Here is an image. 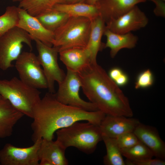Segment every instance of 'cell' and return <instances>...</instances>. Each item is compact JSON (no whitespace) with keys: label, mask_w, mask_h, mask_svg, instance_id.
I'll return each instance as SVG.
<instances>
[{"label":"cell","mask_w":165,"mask_h":165,"mask_svg":"<svg viewBox=\"0 0 165 165\" xmlns=\"http://www.w3.org/2000/svg\"><path fill=\"white\" fill-rule=\"evenodd\" d=\"M154 81V77L152 71L149 69H146L138 75L135 83V88L138 89L148 88L152 85Z\"/></svg>","instance_id":"cell-27"},{"label":"cell","mask_w":165,"mask_h":165,"mask_svg":"<svg viewBox=\"0 0 165 165\" xmlns=\"http://www.w3.org/2000/svg\"><path fill=\"white\" fill-rule=\"evenodd\" d=\"M16 61L15 67L21 80L38 89H47V80L37 56L24 51Z\"/></svg>","instance_id":"cell-8"},{"label":"cell","mask_w":165,"mask_h":165,"mask_svg":"<svg viewBox=\"0 0 165 165\" xmlns=\"http://www.w3.org/2000/svg\"><path fill=\"white\" fill-rule=\"evenodd\" d=\"M145 1H146V0H150V1H152V0H145ZM162 0V1H165V0Z\"/></svg>","instance_id":"cell-36"},{"label":"cell","mask_w":165,"mask_h":165,"mask_svg":"<svg viewBox=\"0 0 165 165\" xmlns=\"http://www.w3.org/2000/svg\"><path fill=\"white\" fill-rule=\"evenodd\" d=\"M133 132L139 140L151 151L154 156L164 160L165 143L156 128L140 123Z\"/></svg>","instance_id":"cell-14"},{"label":"cell","mask_w":165,"mask_h":165,"mask_svg":"<svg viewBox=\"0 0 165 165\" xmlns=\"http://www.w3.org/2000/svg\"><path fill=\"white\" fill-rule=\"evenodd\" d=\"M145 0H98L95 5L105 23L125 14Z\"/></svg>","instance_id":"cell-16"},{"label":"cell","mask_w":165,"mask_h":165,"mask_svg":"<svg viewBox=\"0 0 165 165\" xmlns=\"http://www.w3.org/2000/svg\"><path fill=\"white\" fill-rule=\"evenodd\" d=\"M91 20L83 17L70 16L54 32L53 46L59 52L75 47H86L91 30Z\"/></svg>","instance_id":"cell-5"},{"label":"cell","mask_w":165,"mask_h":165,"mask_svg":"<svg viewBox=\"0 0 165 165\" xmlns=\"http://www.w3.org/2000/svg\"><path fill=\"white\" fill-rule=\"evenodd\" d=\"M24 0H15L14 2H19Z\"/></svg>","instance_id":"cell-35"},{"label":"cell","mask_w":165,"mask_h":165,"mask_svg":"<svg viewBox=\"0 0 165 165\" xmlns=\"http://www.w3.org/2000/svg\"><path fill=\"white\" fill-rule=\"evenodd\" d=\"M60 59L67 70L79 73L91 63L86 47H75L59 52Z\"/></svg>","instance_id":"cell-18"},{"label":"cell","mask_w":165,"mask_h":165,"mask_svg":"<svg viewBox=\"0 0 165 165\" xmlns=\"http://www.w3.org/2000/svg\"><path fill=\"white\" fill-rule=\"evenodd\" d=\"M17 7L19 19L17 27L27 32L33 40L37 39L52 47L54 32L45 28L35 16L30 15L25 9Z\"/></svg>","instance_id":"cell-12"},{"label":"cell","mask_w":165,"mask_h":165,"mask_svg":"<svg viewBox=\"0 0 165 165\" xmlns=\"http://www.w3.org/2000/svg\"><path fill=\"white\" fill-rule=\"evenodd\" d=\"M102 141L105 145L106 154L103 157L105 165H125L120 149L115 139L102 135Z\"/></svg>","instance_id":"cell-24"},{"label":"cell","mask_w":165,"mask_h":165,"mask_svg":"<svg viewBox=\"0 0 165 165\" xmlns=\"http://www.w3.org/2000/svg\"><path fill=\"white\" fill-rule=\"evenodd\" d=\"M64 0H24L19 2L18 7L36 16L52 9L56 5L63 3Z\"/></svg>","instance_id":"cell-22"},{"label":"cell","mask_w":165,"mask_h":165,"mask_svg":"<svg viewBox=\"0 0 165 165\" xmlns=\"http://www.w3.org/2000/svg\"><path fill=\"white\" fill-rule=\"evenodd\" d=\"M55 133L56 140L65 148L74 147L87 154L93 153L98 143L102 141L99 126L88 122L77 121Z\"/></svg>","instance_id":"cell-3"},{"label":"cell","mask_w":165,"mask_h":165,"mask_svg":"<svg viewBox=\"0 0 165 165\" xmlns=\"http://www.w3.org/2000/svg\"><path fill=\"white\" fill-rule=\"evenodd\" d=\"M125 165H164V160L156 158H149L142 160L131 161L128 159L125 161Z\"/></svg>","instance_id":"cell-29"},{"label":"cell","mask_w":165,"mask_h":165,"mask_svg":"<svg viewBox=\"0 0 165 165\" xmlns=\"http://www.w3.org/2000/svg\"><path fill=\"white\" fill-rule=\"evenodd\" d=\"M58 85L57 92L54 94L60 102L87 111L99 110L93 104L83 100L80 97L79 90L82 83L78 73L67 69L64 78Z\"/></svg>","instance_id":"cell-7"},{"label":"cell","mask_w":165,"mask_h":165,"mask_svg":"<svg viewBox=\"0 0 165 165\" xmlns=\"http://www.w3.org/2000/svg\"><path fill=\"white\" fill-rule=\"evenodd\" d=\"M148 21L145 13L136 5L119 17L106 23V28L115 33L125 34L145 27Z\"/></svg>","instance_id":"cell-11"},{"label":"cell","mask_w":165,"mask_h":165,"mask_svg":"<svg viewBox=\"0 0 165 165\" xmlns=\"http://www.w3.org/2000/svg\"><path fill=\"white\" fill-rule=\"evenodd\" d=\"M123 72L120 68L114 67L109 70L108 75L110 78L114 82Z\"/></svg>","instance_id":"cell-31"},{"label":"cell","mask_w":165,"mask_h":165,"mask_svg":"<svg viewBox=\"0 0 165 165\" xmlns=\"http://www.w3.org/2000/svg\"><path fill=\"white\" fill-rule=\"evenodd\" d=\"M97 1L98 0H86L85 3L89 4L95 5Z\"/></svg>","instance_id":"cell-34"},{"label":"cell","mask_w":165,"mask_h":165,"mask_svg":"<svg viewBox=\"0 0 165 165\" xmlns=\"http://www.w3.org/2000/svg\"><path fill=\"white\" fill-rule=\"evenodd\" d=\"M104 35L107 39L104 48L110 49V56L112 58H114L122 49L134 48L138 40V37L131 32L123 34L116 33L106 28Z\"/></svg>","instance_id":"cell-19"},{"label":"cell","mask_w":165,"mask_h":165,"mask_svg":"<svg viewBox=\"0 0 165 165\" xmlns=\"http://www.w3.org/2000/svg\"><path fill=\"white\" fill-rule=\"evenodd\" d=\"M52 9L64 13L70 16L83 17L91 20L100 15L96 5L85 2L59 4L55 6Z\"/></svg>","instance_id":"cell-21"},{"label":"cell","mask_w":165,"mask_h":165,"mask_svg":"<svg viewBox=\"0 0 165 165\" xmlns=\"http://www.w3.org/2000/svg\"><path fill=\"white\" fill-rule=\"evenodd\" d=\"M78 73L83 93L99 110L106 115L133 116L128 98L97 62L90 63Z\"/></svg>","instance_id":"cell-2"},{"label":"cell","mask_w":165,"mask_h":165,"mask_svg":"<svg viewBox=\"0 0 165 165\" xmlns=\"http://www.w3.org/2000/svg\"><path fill=\"white\" fill-rule=\"evenodd\" d=\"M35 17L45 28L54 32L70 16L64 13L52 9Z\"/></svg>","instance_id":"cell-23"},{"label":"cell","mask_w":165,"mask_h":165,"mask_svg":"<svg viewBox=\"0 0 165 165\" xmlns=\"http://www.w3.org/2000/svg\"><path fill=\"white\" fill-rule=\"evenodd\" d=\"M65 148L57 140L42 139L38 152L39 165H67Z\"/></svg>","instance_id":"cell-15"},{"label":"cell","mask_w":165,"mask_h":165,"mask_svg":"<svg viewBox=\"0 0 165 165\" xmlns=\"http://www.w3.org/2000/svg\"><path fill=\"white\" fill-rule=\"evenodd\" d=\"M86 0H64L63 3L70 4L79 2H85Z\"/></svg>","instance_id":"cell-33"},{"label":"cell","mask_w":165,"mask_h":165,"mask_svg":"<svg viewBox=\"0 0 165 165\" xmlns=\"http://www.w3.org/2000/svg\"><path fill=\"white\" fill-rule=\"evenodd\" d=\"M13 2H14L15 0H12Z\"/></svg>","instance_id":"cell-37"},{"label":"cell","mask_w":165,"mask_h":165,"mask_svg":"<svg viewBox=\"0 0 165 165\" xmlns=\"http://www.w3.org/2000/svg\"><path fill=\"white\" fill-rule=\"evenodd\" d=\"M129 80L128 75L123 72L114 82L119 87L127 85Z\"/></svg>","instance_id":"cell-32"},{"label":"cell","mask_w":165,"mask_h":165,"mask_svg":"<svg viewBox=\"0 0 165 165\" xmlns=\"http://www.w3.org/2000/svg\"><path fill=\"white\" fill-rule=\"evenodd\" d=\"M120 150L123 156L131 161L152 158L154 156L151 151L140 141L131 147L120 149Z\"/></svg>","instance_id":"cell-25"},{"label":"cell","mask_w":165,"mask_h":165,"mask_svg":"<svg viewBox=\"0 0 165 165\" xmlns=\"http://www.w3.org/2000/svg\"><path fill=\"white\" fill-rule=\"evenodd\" d=\"M105 28V23L100 15L91 20L90 34L86 48L90 55L91 63L97 62L98 52L104 48V44L101 40Z\"/></svg>","instance_id":"cell-20"},{"label":"cell","mask_w":165,"mask_h":165,"mask_svg":"<svg viewBox=\"0 0 165 165\" xmlns=\"http://www.w3.org/2000/svg\"><path fill=\"white\" fill-rule=\"evenodd\" d=\"M140 123L132 117L106 115L99 127L102 135L115 139L124 133L133 132Z\"/></svg>","instance_id":"cell-13"},{"label":"cell","mask_w":165,"mask_h":165,"mask_svg":"<svg viewBox=\"0 0 165 165\" xmlns=\"http://www.w3.org/2000/svg\"><path fill=\"white\" fill-rule=\"evenodd\" d=\"M34 40L38 52L37 56L47 80L48 92L55 93V82L60 83L66 75L58 64V50L53 46H48L37 39Z\"/></svg>","instance_id":"cell-9"},{"label":"cell","mask_w":165,"mask_h":165,"mask_svg":"<svg viewBox=\"0 0 165 165\" xmlns=\"http://www.w3.org/2000/svg\"><path fill=\"white\" fill-rule=\"evenodd\" d=\"M41 92L17 77L0 79V94L24 115L32 118L34 109L40 100Z\"/></svg>","instance_id":"cell-4"},{"label":"cell","mask_w":165,"mask_h":165,"mask_svg":"<svg viewBox=\"0 0 165 165\" xmlns=\"http://www.w3.org/2000/svg\"><path fill=\"white\" fill-rule=\"evenodd\" d=\"M115 139L120 149L131 147L140 141L133 132L124 133L118 136Z\"/></svg>","instance_id":"cell-28"},{"label":"cell","mask_w":165,"mask_h":165,"mask_svg":"<svg viewBox=\"0 0 165 165\" xmlns=\"http://www.w3.org/2000/svg\"><path fill=\"white\" fill-rule=\"evenodd\" d=\"M42 139L30 146L20 148L6 144L0 150L1 165H39L38 152Z\"/></svg>","instance_id":"cell-10"},{"label":"cell","mask_w":165,"mask_h":165,"mask_svg":"<svg viewBox=\"0 0 165 165\" xmlns=\"http://www.w3.org/2000/svg\"><path fill=\"white\" fill-rule=\"evenodd\" d=\"M155 5V7L154 9V14L157 16L164 17L165 16V1L161 0H152Z\"/></svg>","instance_id":"cell-30"},{"label":"cell","mask_w":165,"mask_h":165,"mask_svg":"<svg viewBox=\"0 0 165 165\" xmlns=\"http://www.w3.org/2000/svg\"><path fill=\"white\" fill-rule=\"evenodd\" d=\"M24 116L0 94V138L11 136L14 127Z\"/></svg>","instance_id":"cell-17"},{"label":"cell","mask_w":165,"mask_h":165,"mask_svg":"<svg viewBox=\"0 0 165 165\" xmlns=\"http://www.w3.org/2000/svg\"><path fill=\"white\" fill-rule=\"evenodd\" d=\"M106 114L100 110L88 111L63 104L54 93H46L35 107L31 126L33 142L44 139L53 140L55 133L77 121H86L99 126Z\"/></svg>","instance_id":"cell-1"},{"label":"cell","mask_w":165,"mask_h":165,"mask_svg":"<svg viewBox=\"0 0 165 165\" xmlns=\"http://www.w3.org/2000/svg\"><path fill=\"white\" fill-rule=\"evenodd\" d=\"M19 19L18 7L7 6L5 13L0 16V35L17 26Z\"/></svg>","instance_id":"cell-26"},{"label":"cell","mask_w":165,"mask_h":165,"mask_svg":"<svg viewBox=\"0 0 165 165\" xmlns=\"http://www.w3.org/2000/svg\"><path fill=\"white\" fill-rule=\"evenodd\" d=\"M32 40L27 32L17 26L0 35V69L6 71L13 67L12 62L21 53L23 43L31 50Z\"/></svg>","instance_id":"cell-6"}]
</instances>
